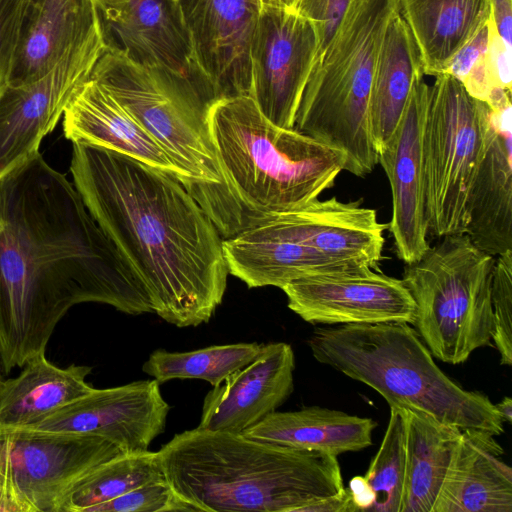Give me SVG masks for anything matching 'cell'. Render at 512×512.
<instances>
[{"label": "cell", "mask_w": 512, "mask_h": 512, "mask_svg": "<svg viewBox=\"0 0 512 512\" xmlns=\"http://www.w3.org/2000/svg\"><path fill=\"white\" fill-rule=\"evenodd\" d=\"M462 85L471 97L485 103L492 91L495 88H500L496 86L492 78L485 55L471 68Z\"/></svg>", "instance_id": "f35d334b"}, {"label": "cell", "mask_w": 512, "mask_h": 512, "mask_svg": "<svg viewBox=\"0 0 512 512\" xmlns=\"http://www.w3.org/2000/svg\"><path fill=\"white\" fill-rule=\"evenodd\" d=\"M430 85L418 81L395 131L377 152L388 178L392 216L387 229L397 257L406 264L418 261L430 247L425 203L423 134Z\"/></svg>", "instance_id": "2e32d148"}, {"label": "cell", "mask_w": 512, "mask_h": 512, "mask_svg": "<svg viewBox=\"0 0 512 512\" xmlns=\"http://www.w3.org/2000/svg\"><path fill=\"white\" fill-rule=\"evenodd\" d=\"M491 18L502 40L512 47V0H490Z\"/></svg>", "instance_id": "ab89813d"}, {"label": "cell", "mask_w": 512, "mask_h": 512, "mask_svg": "<svg viewBox=\"0 0 512 512\" xmlns=\"http://www.w3.org/2000/svg\"><path fill=\"white\" fill-rule=\"evenodd\" d=\"M398 4L423 73L434 77L446 71L491 16L490 0H398Z\"/></svg>", "instance_id": "d4e9b609"}, {"label": "cell", "mask_w": 512, "mask_h": 512, "mask_svg": "<svg viewBox=\"0 0 512 512\" xmlns=\"http://www.w3.org/2000/svg\"><path fill=\"white\" fill-rule=\"evenodd\" d=\"M105 48L104 38L75 47L41 78L0 90V178L39 152Z\"/></svg>", "instance_id": "7c38bea8"}, {"label": "cell", "mask_w": 512, "mask_h": 512, "mask_svg": "<svg viewBox=\"0 0 512 512\" xmlns=\"http://www.w3.org/2000/svg\"><path fill=\"white\" fill-rule=\"evenodd\" d=\"M222 247L229 274L249 288L281 289L298 279L354 269L295 240L269 219L223 239Z\"/></svg>", "instance_id": "603a6c76"}, {"label": "cell", "mask_w": 512, "mask_h": 512, "mask_svg": "<svg viewBox=\"0 0 512 512\" xmlns=\"http://www.w3.org/2000/svg\"><path fill=\"white\" fill-rule=\"evenodd\" d=\"M462 431L426 414L406 410V475L401 512H432Z\"/></svg>", "instance_id": "f1b7e54d"}, {"label": "cell", "mask_w": 512, "mask_h": 512, "mask_svg": "<svg viewBox=\"0 0 512 512\" xmlns=\"http://www.w3.org/2000/svg\"><path fill=\"white\" fill-rule=\"evenodd\" d=\"M63 116L64 135L72 142L128 156L175 176L182 184L181 172L161 147L91 74L77 88Z\"/></svg>", "instance_id": "7402d4cb"}, {"label": "cell", "mask_w": 512, "mask_h": 512, "mask_svg": "<svg viewBox=\"0 0 512 512\" xmlns=\"http://www.w3.org/2000/svg\"><path fill=\"white\" fill-rule=\"evenodd\" d=\"M406 475V410L390 407L381 445L362 476L371 495L368 511L401 512Z\"/></svg>", "instance_id": "1f68e13d"}, {"label": "cell", "mask_w": 512, "mask_h": 512, "mask_svg": "<svg viewBox=\"0 0 512 512\" xmlns=\"http://www.w3.org/2000/svg\"><path fill=\"white\" fill-rule=\"evenodd\" d=\"M491 276V340L502 365H512V250L495 256Z\"/></svg>", "instance_id": "d6a6232c"}, {"label": "cell", "mask_w": 512, "mask_h": 512, "mask_svg": "<svg viewBox=\"0 0 512 512\" xmlns=\"http://www.w3.org/2000/svg\"><path fill=\"white\" fill-rule=\"evenodd\" d=\"M486 150L466 203L465 233L480 250H512V104L508 95L490 105Z\"/></svg>", "instance_id": "ffe728a7"}, {"label": "cell", "mask_w": 512, "mask_h": 512, "mask_svg": "<svg viewBox=\"0 0 512 512\" xmlns=\"http://www.w3.org/2000/svg\"><path fill=\"white\" fill-rule=\"evenodd\" d=\"M494 437L462 431L432 512H512V469Z\"/></svg>", "instance_id": "cb8c5ba5"}, {"label": "cell", "mask_w": 512, "mask_h": 512, "mask_svg": "<svg viewBox=\"0 0 512 512\" xmlns=\"http://www.w3.org/2000/svg\"><path fill=\"white\" fill-rule=\"evenodd\" d=\"M106 47L146 67H158L217 100L202 73L177 0H96Z\"/></svg>", "instance_id": "5bb4252c"}, {"label": "cell", "mask_w": 512, "mask_h": 512, "mask_svg": "<svg viewBox=\"0 0 512 512\" xmlns=\"http://www.w3.org/2000/svg\"><path fill=\"white\" fill-rule=\"evenodd\" d=\"M170 406L156 380L93 389L41 421L18 430L90 434L105 437L126 453L149 450L166 425Z\"/></svg>", "instance_id": "9a60e30c"}, {"label": "cell", "mask_w": 512, "mask_h": 512, "mask_svg": "<svg viewBox=\"0 0 512 512\" xmlns=\"http://www.w3.org/2000/svg\"><path fill=\"white\" fill-rule=\"evenodd\" d=\"M359 511L348 488L341 493L324 498L310 505L306 512H355Z\"/></svg>", "instance_id": "60d3db41"}, {"label": "cell", "mask_w": 512, "mask_h": 512, "mask_svg": "<svg viewBox=\"0 0 512 512\" xmlns=\"http://www.w3.org/2000/svg\"><path fill=\"white\" fill-rule=\"evenodd\" d=\"M288 308L311 324H412L414 300L402 279L369 267L320 274L281 288Z\"/></svg>", "instance_id": "4fadbf2b"}, {"label": "cell", "mask_w": 512, "mask_h": 512, "mask_svg": "<svg viewBox=\"0 0 512 512\" xmlns=\"http://www.w3.org/2000/svg\"><path fill=\"white\" fill-rule=\"evenodd\" d=\"M83 302L152 312L138 276L74 184L38 152L0 178L3 371L45 354L58 322Z\"/></svg>", "instance_id": "6da1fadb"}, {"label": "cell", "mask_w": 512, "mask_h": 512, "mask_svg": "<svg viewBox=\"0 0 512 512\" xmlns=\"http://www.w3.org/2000/svg\"><path fill=\"white\" fill-rule=\"evenodd\" d=\"M377 423L368 417L317 406L274 411L242 434L258 441L338 456L372 445Z\"/></svg>", "instance_id": "484cf974"}, {"label": "cell", "mask_w": 512, "mask_h": 512, "mask_svg": "<svg viewBox=\"0 0 512 512\" xmlns=\"http://www.w3.org/2000/svg\"><path fill=\"white\" fill-rule=\"evenodd\" d=\"M488 22L481 30L454 56L444 73L461 83L475 63L485 55L488 45Z\"/></svg>", "instance_id": "74e56055"}, {"label": "cell", "mask_w": 512, "mask_h": 512, "mask_svg": "<svg viewBox=\"0 0 512 512\" xmlns=\"http://www.w3.org/2000/svg\"><path fill=\"white\" fill-rule=\"evenodd\" d=\"M1 369H2V366H1V360H0V384L2 383L3 379H2V374H1Z\"/></svg>", "instance_id": "ee69618b"}, {"label": "cell", "mask_w": 512, "mask_h": 512, "mask_svg": "<svg viewBox=\"0 0 512 512\" xmlns=\"http://www.w3.org/2000/svg\"><path fill=\"white\" fill-rule=\"evenodd\" d=\"M164 478L159 451L124 453L85 476L71 491L61 512H87L93 506Z\"/></svg>", "instance_id": "4dcf8cb0"}, {"label": "cell", "mask_w": 512, "mask_h": 512, "mask_svg": "<svg viewBox=\"0 0 512 512\" xmlns=\"http://www.w3.org/2000/svg\"><path fill=\"white\" fill-rule=\"evenodd\" d=\"M440 239L418 261L406 264L402 281L415 303V331L433 357L455 365L491 344L495 256L466 233Z\"/></svg>", "instance_id": "ba28073f"}, {"label": "cell", "mask_w": 512, "mask_h": 512, "mask_svg": "<svg viewBox=\"0 0 512 512\" xmlns=\"http://www.w3.org/2000/svg\"><path fill=\"white\" fill-rule=\"evenodd\" d=\"M124 453L99 435L0 430V512H61L85 476Z\"/></svg>", "instance_id": "30bf717a"}, {"label": "cell", "mask_w": 512, "mask_h": 512, "mask_svg": "<svg viewBox=\"0 0 512 512\" xmlns=\"http://www.w3.org/2000/svg\"><path fill=\"white\" fill-rule=\"evenodd\" d=\"M496 410L504 423L512 422V399L504 397L499 403L495 404Z\"/></svg>", "instance_id": "b9f144b4"}, {"label": "cell", "mask_w": 512, "mask_h": 512, "mask_svg": "<svg viewBox=\"0 0 512 512\" xmlns=\"http://www.w3.org/2000/svg\"><path fill=\"white\" fill-rule=\"evenodd\" d=\"M209 126L222 185L206 214L222 239L319 198L343 170L338 152L275 125L250 96L216 100Z\"/></svg>", "instance_id": "3957f363"}, {"label": "cell", "mask_w": 512, "mask_h": 512, "mask_svg": "<svg viewBox=\"0 0 512 512\" xmlns=\"http://www.w3.org/2000/svg\"><path fill=\"white\" fill-rule=\"evenodd\" d=\"M318 48L311 21L296 10L262 5L250 45V97L275 125L293 128Z\"/></svg>", "instance_id": "8fae6325"}, {"label": "cell", "mask_w": 512, "mask_h": 512, "mask_svg": "<svg viewBox=\"0 0 512 512\" xmlns=\"http://www.w3.org/2000/svg\"><path fill=\"white\" fill-rule=\"evenodd\" d=\"M488 45L485 59L496 86L511 91L512 47L497 33L490 16L488 20Z\"/></svg>", "instance_id": "8d00e7d4"}, {"label": "cell", "mask_w": 512, "mask_h": 512, "mask_svg": "<svg viewBox=\"0 0 512 512\" xmlns=\"http://www.w3.org/2000/svg\"><path fill=\"white\" fill-rule=\"evenodd\" d=\"M351 2L352 0H299L296 11L312 22L318 35L317 57L330 42Z\"/></svg>", "instance_id": "e575fe53"}, {"label": "cell", "mask_w": 512, "mask_h": 512, "mask_svg": "<svg viewBox=\"0 0 512 512\" xmlns=\"http://www.w3.org/2000/svg\"><path fill=\"white\" fill-rule=\"evenodd\" d=\"M100 38L96 0H24L7 84L35 81L73 48Z\"/></svg>", "instance_id": "44dd1931"}, {"label": "cell", "mask_w": 512, "mask_h": 512, "mask_svg": "<svg viewBox=\"0 0 512 512\" xmlns=\"http://www.w3.org/2000/svg\"><path fill=\"white\" fill-rule=\"evenodd\" d=\"M299 0H262L263 4L280 6L292 10H296Z\"/></svg>", "instance_id": "7bdbcfd3"}, {"label": "cell", "mask_w": 512, "mask_h": 512, "mask_svg": "<svg viewBox=\"0 0 512 512\" xmlns=\"http://www.w3.org/2000/svg\"><path fill=\"white\" fill-rule=\"evenodd\" d=\"M308 345L319 363L371 387L390 407L420 412L461 430L494 436L504 432L495 404L447 376L408 323L318 328Z\"/></svg>", "instance_id": "5b68a950"}, {"label": "cell", "mask_w": 512, "mask_h": 512, "mask_svg": "<svg viewBox=\"0 0 512 512\" xmlns=\"http://www.w3.org/2000/svg\"><path fill=\"white\" fill-rule=\"evenodd\" d=\"M294 370L295 355L290 344L262 345L249 364L207 393L198 428L242 433L254 426L291 395Z\"/></svg>", "instance_id": "ac0fdd59"}, {"label": "cell", "mask_w": 512, "mask_h": 512, "mask_svg": "<svg viewBox=\"0 0 512 512\" xmlns=\"http://www.w3.org/2000/svg\"><path fill=\"white\" fill-rule=\"evenodd\" d=\"M295 240L350 268L376 269L382 259L384 231L375 209L361 200L319 198L267 218Z\"/></svg>", "instance_id": "d6986e66"}, {"label": "cell", "mask_w": 512, "mask_h": 512, "mask_svg": "<svg viewBox=\"0 0 512 512\" xmlns=\"http://www.w3.org/2000/svg\"><path fill=\"white\" fill-rule=\"evenodd\" d=\"M398 0H352L304 87L293 128L338 152L343 170L370 174L378 164L370 95L386 28Z\"/></svg>", "instance_id": "8992f818"}, {"label": "cell", "mask_w": 512, "mask_h": 512, "mask_svg": "<svg viewBox=\"0 0 512 512\" xmlns=\"http://www.w3.org/2000/svg\"><path fill=\"white\" fill-rule=\"evenodd\" d=\"M90 74L151 135L206 213L222 185L209 126L214 102L185 78L142 66L108 47Z\"/></svg>", "instance_id": "52a82bcc"}, {"label": "cell", "mask_w": 512, "mask_h": 512, "mask_svg": "<svg viewBox=\"0 0 512 512\" xmlns=\"http://www.w3.org/2000/svg\"><path fill=\"white\" fill-rule=\"evenodd\" d=\"M166 480L194 511L306 512L345 487L337 456L196 427L159 450Z\"/></svg>", "instance_id": "277c9868"}, {"label": "cell", "mask_w": 512, "mask_h": 512, "mask_svg": "<svg viewBox=\"0 0 512 512\" xmlns=\"http://www.w3.org/2000/svg\"><path fill=\"white\" fill-rule=\"evenodd\" d=\"M188 512L193 508L181 499L169 482L155 480L114 499L98 504L87 512Z\"/></svg>", "instance_id": "836d02e7"}, {"label": "cell", "mask_w": 512, "mask_h": 512, "mask_svg": "<svg viewBox=\"0 0 512 512\" xmlns=\"http://www.w3.org/2000/svg\"><path fill=\"white\" fill-rule=\"evenodd\" d=\"M73 184L141 281L152 312L179 328L207 323L228 268L210 217L168 173L120 153L72 142Z\"/></svg>", "instance_id": "7a4b0ae2"}, {"label": "cell", "mask_w": 512, "mask_h": 512, "mask_svg": "<svg viewBox=\"0 0 512 512\" xmlns=\"http://www.w3.org/2000/svg\"><path fill=\"white\" fill-rule=\"evenodd\" d=\"M489 106L447 73L430 85L423 134L428 234L465 233L468 192L489 134Z\"/></svg>", "instance_id": "9c48e42d"}, {"label": "cell", "mask_w": 512, "mask_h": 512, "mask_svg": "<svg viewBox=\"0 0 512 512\" xmlns=\"http://www.w3.org/2000/svg\"><path fill=\"white\" fill-rule=\"evenodd\" d=\"M23 367L0 384V430L27 428L94 389L86 381L89 366L62 368L40 354Z\"/></svg>", "instance_id": "4316f807"}, {"label": "cell", "mask_w": 512, "mask_h": 512, "mask_svg": "<svg viewBox=\"0 0 512 512\" xmlns=\"http://www.w3.org/2000/svg\"><path fill=\"white\" fill-rule=\"evenodd\" d=\"M198 65L218 99L250 96V45L262 0H177Z\"/></svg>", "instance_id": "e0dca14e"}, {"label": "cell", "mask_w": 512, "mask_h": 512, "mask_svg": "<svg viewBox=\"0 0 512 512\" xmlns=\"http://www.w3.org/2000/svg\"><path fill=\"white\" fill-rule=\"evenodd\" d=\"M24 0H0V90L7 84Z\"/></svg>", "instance_id": "d590c367"}, {"label": "cell", "mask_w": 512, "mask_h": 512, "mask_svg": "<svg viewBox=\"0 0 512 512\" xmlns=\"http://www.w3.org/2000/svg\"><path fill=\"white\" fill-rule=\"evenodd\" d=\"M423 76L417 46L398 11L386 28L371 88L369 115L376 153L395 131L414 85Z\"/></svg>", "instance_id": "83f0119b"}, {"label": "cell", "mask_w": 512, "mask_h": 512, "mask_svg": "<svg viewBox=\"0 0 512 512\" xmlns=\"http://www.w3.org/2000/svg\"><path fill=\"white\" fill-rule=\"evenodd\" d=\"M261 346L253 342L212 345L186 352L158 349L149 355L142 370L159 383L172 379H201L214 387L249 364L259 354Z\"/></svg>", "instance_id": "f546056e"}]
</instances>
